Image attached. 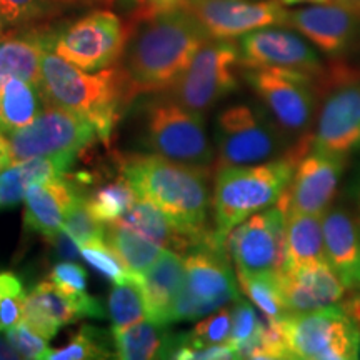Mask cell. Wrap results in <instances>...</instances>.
Wrapping results in <instances>:
<instances>
[{
	"label": "cell",
	"mask_w": 360,
	"mask_h": 360,
	"mask_svg": "<svg viewBox=\"0 0 360 360\" xmlns=\"http://www.w3.org/2000/svg\"><path fill=\"white\" fill-rule=\"evenodd\" d=\"M122 69L134 96L169 90L210 35L186 8L130 20Z\"/></svg>",
	"instance_id": "6da1fadb"
},
{
	"label": "cell",
	"mask_w": 360,
	"mask_h": 360,
	"mask_svg": "<svg viewBox=\"0 0 360 360\" xmlns=\"http://www.w3.org/2000/svg\"><path fill=\"white\" fill-rule=\"evenodd\" d=\"M122 175L139 197L154 204L195 247L215 240L207 229L210 199V169L191 167L157 154L132 155L122 162Z\"/></svg>",
	"instance_id": "7a4b0ae2"
},
{
	"label": "cell",
	"mask_w": 360,
	"mask_h": 360,
	"mask_svg": "<svg viewBox=\"0 0 360 360\" xmlns=\"http://www.w3.org/2000/svg\"><path fill=\"white\" fill-rule=\"evenodd\" d=\"M39 89L44 105L82 115L105 143H109L122 105L135 97L122 67L89 74L57 56L52 49L42 58Z\"/></svg>",
	"instance_id": "3957f363"
},
{
	"label": "cell",
	"mask_w": 360,
	"mask_h": 360,
	"mask_svg": "<svg viewBox=\"0 0 360 360\" xmlns=\"http://www.w3.org/2000/svg\"><path fill=\"white\" fill-rule=\"evenodd\" d=\"M299 164L294 155L254 165H233L217 170L214 186V238L220 245L238 224L276 205L289 187Z\"/></svg>",
	"instance_id": "277c9868"
},
{
	"label": "cell",
	"mask_w": 360,
	"mask_h": 360,
	"mask_svg": "<svg viewBox=\"0 0 360 360\" xmlns=\"http://www.w3.org/2000/svg\"><path fill=\"white\" fill-rule=\"evenodd\" d=\"M290 359L355 360L360 357V327L339 305L289 314L278 321Z\"/></svg>",
	"instance_id": "5b68a950"
},
{
	"label": "cell",
	"mask_w": 360,
	"mask_h": 360,
	"mask_svg": "<svg viewBox=\"0 0 360 360\" xmlns=\"http://www.w3.org/2000/svg\"><path fill=\"white\" fill-rule=\"evenodd\" d=\"M146 114L143 141L154 154L191 167L210 169L215 152L204 115L186 109L169 96L148 103Z\"/></svg>",
	"instance_id": "8992f818"
},
{
	"label": "cell",
	"mask_w": 360,
	"mask_h": 360,
	"mask_svg": "<svg viewBox=\"0 0 360 360\" xmlns=\"http://www.w3.org/2000/svg\"><path fill=\"white\" fill-rule=\"evenodd\" d=\"M224 249L209 242L187 255L186 277L170 310V323L207 317L238 299L236 276Z\"/></svg>",
	"instance_id": "52a82bcc"
},
{
	"label": "cell",
	"mask_w": 360,
	"mask_h": 360,
	"mask_svg": "<svg viewBox=\"0 0 360 360\" xmlns=\"http://www.w3.org/2000/svg\"><path fill=\"white\" fill-rule=\"evenodd\" d=\"M240 49L231 39L205 40L187 70L167 96L186 109L204 115L238 87Z\"/></svg>",
	"instance_id": "ba28073f"
},
{
	"label": "cell",
	"mask_w": 360,
	"mask_h": 360,
	"mask_svg": "<svg viewBox=\"0 0 360 360\" xmlns=\"http://www.w3.org/2000/svg\"><path fill=\"white\" fill-rule=\"evenodd\" d=\"M282 139L283 132L265 112L245 103L227 107L215 124L217 170L274 160L283 147Z\"/></svg>",
	"instance_id": "9c48e42d"
},
{
	"label": "cell",
	"mask_w": 360,
	"mask_h": 360,
	"mask_svg": "<svg viewBox=\"0 0 360 360\" xmlns=\"http://www.w3.org/2000/svg\"><path fill=\"white\" fill-rule=\"evenodd\" d=\"M245 80L283 134L310 129L315 114V90L310 75L283 69H247Z\"/></svg>",
	"instance_id": "30bf717a"
},
{
	"label": "cell",
	"mask_w": 360,
	"mask_h": 360,
	"mask_svg": "<svg viewBox=\"0 0 360 360\" xmlns=\"http://www.w3.org/2000/svg\"><path fill=\"white\" fill-rule=\"evenodd\" d=\"M96 134V127L82 115L60 107L44 105L34 122L7 137L15 164L35 157L75 155L92 142Z\"/></svg>",
	"instance_id": "8fae6325"
},
{
	"label": "cell",
	"mask_w": 360,
	"mask_h": 360,
	"mask_svg": "<svg viewBox=\"0 0 360 360\" xmlns=\"http://www.w3.org/2000/svg\"><path fill=\"white\" fill-rule=\"evenodd\" d=\"M129 29L112 12L97 11L57 34L53 52L79 69L97 72L122 57Z\"/></svg>",
	"instance_id": "7c38bea8"
},
{
	"label": "cell",
	"mask_w": 360,
	"mask_h": 360,
	"mask_svg": "<svg viewBox=\"0 0 360 360\" xmlns=\"http://www.w3.org/2000/svg\"><path fill=\"white\" fill-rule=\"evenodd\" d=\"M237 274H281L285 264V212L269 207L238 224L227 237Z\"/></svg>",
	"instance_id": "4fadbf2b"
},
{
	"label": "cell",
	"mask_w": 360,
	"mask_h": 360,
	"mask_svg": "<svg viewBox=\"0 0 360 360\" xmlns=\"http://www.w3.org/2000/svg\"><path fill=\"white\" fill-rule=\"evenodd\" d=\"M310 150L347 159L360 150V77L342 72L327 94Z\"/></svg>",
	"instance_id": "5bb4252c"
},
{
	"label": "cell",
	"mask_w": 360,
	"mask_h": 360,
	"mask_svg": "<svg viewBox=\"0 0 360 360\" xmlns=\"http://www.w3.org/2000/svg\"><path fill=\"white\" fill-rule=\"evenodd\" d=\"M186 8L214 39H233L252 30L287 25L289 12L276 0H182Z\"/></svg>",
	"instance_id": "9a60e30c"
},
{
	"label": "cell",
	"mask_w": 360,
	"mask_h": 360,
	"mask_svg": "<svg viewBox=\"0 0 360 360\" xmlns=\"http://www.w3.org/2000/svg\"><path fill=\"white\" fill-rule=\"evenodd\" d=\"M240 60L245 69H283L315 77L322 60L310 42L290 30L262 27L242 35Z\"/></svg>",
	"instance_id": "2e32d148"
},
{
	"label": "cell",
	"mask_w": 360,
	"mask_h": 360,
	"mask_svg": "<svg viewBox=\"0 0 360 360\" xmlns=\"http://www.w3.org/2000/svg\"><path fill=\"white\" fill-rule=\"evenodd\" d=\"M345 159L339 155L310 150L299 160L277 205L283 212L323 215L335 195Z\"/></svg>",
	"instance_id": "e0dca14e"
},
{
	"label": "cell",
	"mask_w": 360,
	"mask_h": 360,
	"mask_svg": "<svg viewBox=\"0 0 360 360\" xmlns=\"http://www.w3.org/2000/svg\"><path fill=\"white\" fill-rule=\"evenodd\" d=\"M281 285L289 314L312 312L337 305L347 290L327 260L283 269Z\"/></svg>",
	"instance_id": "ac0fdd59"
},
{
	"label": "cell",
	"mask_w": 360,
	"mask_h": 360,
	"mask_svg": "<svg viewBox=\"0 0 360 360\" xmlns=\"http://www.w3.org/2000/svg\"><path fill=\"white\" fill-rule=\"evenodd\" d=\"M357 20L359 17L347 8L327 2L289 12L287 25L327 56H340L352 44Z\"/></svg>",
	"instance_id": "d6986e66"
},
{
	"label": "cell",
	"mask_w": 360,
	"mask_h": 360,
	"mask_svg": "<svg viewBox=\"0 0 360 360\" xmlns=\"http://www.w3.org/2000/svg\"><path fill=\"white\" fill-rule=\"evenodd\" d=\"M57 34L49 29H19L0 34V89L11 79L40 82L45 52L53 49Z\"/></svg>",
	"instance_id": "ffe728a7"
},
{
	"label": "cell",
	"mask_w": 360,
	"mask_h": 360,
	"mask_svg": "<svg viewBox=\"0 0 360 360\" xmlns=\"http://www.w3.org/2000/svg\"><path fill=\"white\" fill-rule=\"evenodd\" d=\"M322 224L327 262L347 289L360 290V227L344 209H327Z\"/></svg>",
	"instance_id": "44dd1931"
},
{
	"label": "cell",
	"mask_w": 360,
	"mask_h": 360,
	"mask_svg": "<svg viewBox=\"0 0 360 360\" xmlns=\"http://www.w3.org/2000/svg\"><path fill=\"white\" fill-rule=\"evenodd\" d=\"M82 192L77 184L65 177L34 184L27 188L24 225L27 231H34L51 238L64 227L67 210Z\"/></svg>",
	"instance_id": "7402d4cb"
},
{
	"label": "cell",
	"mask_w": 360,
	"mask_h": 360,
	"mask_svg": "<svg viewBox=\"0 0 360 360\" xmlns=\"http://www.w3.org/2000/svg\"><path fill=\"white\" fill-rule=\"evenodd\" d=\"M186 277V260L179 252L164 249L155 264L141 276L146 297L147 321L170 326V310L174 307Z\"/></svg>",
	"instance_id": "603a6c76"
},
{
	"label": "cell",
	"mask_w": 360,
	"mask_h": 360,
	"mask_svg": "<svg viewBox=\"0 0 360 360\" xmlns=\"http://www.w3.org/2000/svg\"><path fill=\"white\" fill-rule=\"evenodd\" d=\"M77 319L80 315L70 297L51 281L40 282L22 304V321L47 340L57 335L58 328Z\"/></svg>",
	"instance_id": "cb8c5ba5"
},
{
	"label": "cell",
	"mask_w": 360,
	"mask_h": 360,
	"mask_svg": "<svg viewBox=\"0 0 360 360\" xmlns=\"http://www.w3.org/2000/svg\"><path fill=\"white\" fill-rule=\"evenodd\" d=\"M115 222L132 229V231L141 233L142 237L148 238L154 244L164 247V249L186 252L195 245V242L186 232L180 231L159 207L139 195L134 205Z\"/></svg>",
	"instance_id": "d4e9b609"
},
{
	"label": "cell",
	"mask_w": 360,
	"mask_h": 360,
	"mask_svg": "<svg viewBox=\"0 0 360 360\" xmlns=\"http://www.w3.org/2000/svg\"><path fill=\"white\" fill-rule=\"evenodd\" d=\"M321 260H327L322 215L287 212L283 269L321 262Z\"/></svg>",
	"instance_id": "484cf974"
},
{
	"label": "cell",
	"mask_w": 360,
	"mask_h": 360,
	"mask_svg": "<svg viewBox=\"0 0 360 360\" xmlns=\"http://www.w3.org/2000/svg\"><path fill=\"white\" fill-rule=\"evenodd\" d=\"M44 98L37 84L11 79L0 89V132H15L37 119Z\"/></svg>",
	"instance_id": "4316f807"
},
{
	"label": "cell",
	"mask_w": 360,
	"mask_h": 360,
	"mask_svg": "<svg viewBox=\"0 0 360 360\" xmlns=\"http://www.w3.org/2000/svg\"><path fill=\"white\" fill-rule=\"evenodd\" d=\"M165 326L152 321H142L127 328H112V344L117 359L148 360L164 354L169 337Z\"/></svg>",
	"instance_id": "83f0119b"
},
{
	"label": "cell",
	"mask_w": 360,
	"mask_h": 360,
	"mask_svg": "<svg viewBox=\"0 0 360 360\" xmlns=\"http://www.w3.org/2000/svg\"><path fill=\"white\" fill-rule=\"evenodd\" d=\"M105 240L132 276H143L164 252V247L119 222L109 224Z\"/></svg>",
	"instance_id": "f1b7e54d"
},
{
	"label": "cell",
	"mask_w": 360,
	"mask_h": 360,
	"mask_svg": "<svg viewBox=\"0 0 360 360\" xmlns=\"http://www.w3.org/2000/svg\"><path fill=\"white\" fill-rule=\"evenodd\" d=\"M237 278L242 289L252 302L257 305L265 319L281 321L285 315H289L285 300H283L281 274H237Z\"/></svg>",
	"instance_id": "f546056e"
},
{
	"label": "cell",
	"mask_w": 360,
	"mask_h": 360,
	"mask_svg": "<svg viewBox=\"0 0 360 360\" xmlns=\"http://www.w3.org/2000/svg\"><path fill=\"white\" fill-rule=\"evenodd\" d=\"M109 315L112 328H127L146 321L147 309L141 276H135L129 282L115 283L109 294Z\"/></svg>",
	"instance_id": "4dcf8cb0"
},
{
	"label": "cell",
	"mask_w": 360,
	"mask_h": 360,
	"mask_svg": "<svg viewBox=\"0 0 360 360\" xmlns=\"http://www.w3.org/2000/svg\"><path fill=\"white\" fill-rule=\"evenodd\" d=\"M85 197H87L89 210L94 217L101 220L102 224H112L134 205V202L137 200V192L122 175L115 182L107 184Z\"/></svg>",
	"instance_id": "1f68e13d"
},
{
	"label": "cell",
	"mask_w": 360,
	"mask_h": 360,
	"mask_svg": "<svg viewBox=\"0 0 360 360\" xmlns=\"http://www.w3.org/2000/svg\"><path fill=\"white\" fill-rule=\"evenodd\" d=\"M110 342L105 334L96 327L84 326L75 334L70 344L57 350H49L45 360H87V359H109Z\"/></svg>",
	"instance_id": "d6a6232c"
},
{
	"label": "cell",
	"mask_w": 360,
	"mask_h": 360,
	"mask_svg": "<svg viewBox=\"0 0 360 360\" xmlns=\"http://www.w3.org/2000/svg\"><path fill=\"white\" fill-rule=\"evenodd\" d=\"M62 229L80 247L90 244V242L105 240L107 236V229L103 227V224L94 217L92 212L89 210L87 197L84 193H80L77 199L72 202V205L65 214L64 227Z\"/></svg>",
	"instance_id": "836d02e7"
},
{
	"label": "cell",
	"mask_w": 360,
	"mask_h": 360,
	"mask_svg": "<svg viewBox=\"0 0 360 360\" xmlns=\"http://www.w3.org/2000/svg\"><path fill=\"white\" fill-rule=\"evenodd\" d=\"M82 259L87 262L94 270L102 274L103 277L110 278L114 283H124L132 281L135 276L125 269V265L120 262L117 254L112 250V247L107 244V240L90 242L80 247Z\"/></svg>",
	"instance_id": "e575fe53"
},
{
	"label": "cell",
	"mask_w": 360,
	"mask_h": 360,
	"mask_svg": "<svg viewBox=\"0 0 360 360\" xmlns=\"http://www.w3.org/2000/svg\"><path fill=\"white\" fill-rule=\"evenodd\" d=\"M232 332V310L231 309H219L217 312L199 322L195 328L188 335H184V339L188 345L195 347H204V345L224 344L229 342Z\"/></svg>",
	"instance_id": "d590c367"
},
{
	"label": "cell",
	"mask_w": 360,
	"mask_h": 360,
	"mask_svg": "<svg viewBox=\"0 0 360 360\" xmlns=\"http://www.w3.org/2000/svg\"><path fill=\"white\" fill-rule=\"evenodd\" d=\"M232 310V332L231 337H229V342L237 347H242V345L250 342L254 337L259 335V332L262 330L264 322L262 319L259 317L257 310L254 309V305L247 302V300H242L240 297L236 300Z\"/></svg>",
	"instance_id": "8d00e7d4"
},
{
	"label": "cell",
	"mask_w": 360,
	"mask_h": 360,
	"mask_svg": "<svg viewBox=\"0 0 360 360\" xmlns=\"http://www.w3.org/2000/svg\"><path fill=\"white\" fill-rule=\"evenodd\" d=\"M6 335L22 359H45L49 350H51V347L47 345V339H44L39 332H35L32 327L27 326L24 321H20L17 326L6 330Z\"/></svg>",
	"instance_id": "74e56055"
},
{
	"label": "cell",
	"mask_w": 360,
	"mask_h": 360,
	"mask_svg": "<svg viewBox=\"0 0 360 360\" xmlns=\"http://www.w3.org/2000/svg\"><path fill=\"white\" fill-rule=\"evenodd\" d=\"M44 11V0H0V24H27L39 19Z\"/></svg>",
	"instance_id": "f35d334b"
},
{
	"label": "cell",
	"mask_w": 360,
	"mask_h": 360,
	"mask_svg": "<svg viewBox=\"0 0 360 360\" xmlns=\"http://www.w3.org/2000/svg\"><path fill=\"white\" fill-rule=\"evenodd\" d=\"M27 182L22 177L19 164L8 165L0 172V209H13L25 200Z\"/></svg>",
	"instance_id": "ab89813d"
},
{
	"label": "cell",
	"mask_w": 360,
	"mask_h": 360,
	"mask_svg": "<svg viewBox=\"0 0 360 360\" xmlns=\"http://www.w3.org/2000/svg\"><path fill=\"white\" fill-rule=\"evenodd\" d=\"M51 282L65 294H79L87 285V272L77 262H58L51 272Z\"/></svg>",
	"instance_id": "60d3db41"
},
{
	"label": "cell",
	"mask_w": 360,
	"mask_h": 360,
	"mask_svg": "<svg viewBox=\"0 0 360 360\" xmlns=\"http://www.w3.org/2000/svg\"><path fill=\"white\" fill-rule=\"evenodd\" d=\"M24 299L13 295H2V300H0V332H6L20 322Z\"/></svg>",
	"instance_id": "b9f144b4"
},
{
	"label": "cell",
	"mask_w": 360,
	"mask_h": 360,
	"mask_svg": "<svg viewBox=\"0 0 360 360\" xmlns=\"http://www.w3.org/2000/svg\"><path fill=\"white\" fill-rule=\"evenodd\" d=\"M47 240L51 242L53 252H56V255L60 260H77L79 257H82V254H80V245L64 231V229L58 231L53 237L47 238Z\"/></svg>",
	"instance_id": "7bdbcfd3"
},
{
	"label": "cell",
	"mask_w": 360,
	"mask_h": 360,
	"mask_svg": "<svg viewBox=\"0 0 360 360\" xmlns=\"http://www.w3.org/2000/svg\"><path fill=\"white\" fill-rule=\"evenodd\" d=\"M13 295L24 299V287H22L20 278L12 272H0V297Z\"/></svg>",
	"instance_id": "ee69618b"
},
{
	"label": "cell",
	"mask_w": 360,
	"mask_h": 360,
	"mask_svg": "<svg viewBox=\"0 0 360 360\" xmlns=\"http://www.w3.org/2000/svg\"><path fill=\"white\" fill-rule=\"evenodd\" d=\"M12 164H13V160H12V152H11V143H8V137H6V134L4 132H0V172Z\"/></svg>",
	"instance_id": "f6af8a7d"
},
{
	"label": "cell",
	"mask_w": 360,
	"mask_h": 360,
	"mask_svg": "<svg viewBox=\"0 0 360 360\" xmlns=\"http://www.w3.org/2000/svg\"><path fill=\"white\" fill-rule=\"evenodd\" d=\"M17 359H22L19 352L13 349V345L7 339V335H2V332H0V360H17Z\"/></svg>",
	"instance_id": "bcb514c9"
},
{
	"label": "cell",
	"mask_w": 360,
	"mask_h": 360,
	"mask_svg": "<svg viewBox=\"0 0 360 360\" xmlns=\"http://www.w3.org/2000/svg\"><path fill=\"white\" fill-rule=\"evenodd\" d=\"M344 309L347 310V314L354 319L355 323H357V326L360 327V294L352 297V299L349 300L347 307H344Z\"/></svg>",
	"instance_id": "7dc6e473"
},
{
	"label": "cell",
	"mask_w": 360,
	"mask_h": 360,
	"mask_svg": "<svg viewBox=\"0 0 360 360\" xmlns=\"http://www.w3.org/2000/svg\"><path fill=\"white\" fill-rule=\"evenodd\" d=\"M334 4L347 8V11H350L357 17H360V0H334Z\"/></svg>",
	"instance_id": "c3c4849f"
},
{
	"label": "cell",
	"mask_w": 360,
	"mask_h": 360,
	"mask_svg": "<svg viewBox=\"0 0 360 360\" xmlns=\"http://www.w3.org/2000/svg\"><path fill=\"white\" fill-rule=\"evenodd\" d=\"M278 2L285 6H295V4H327L330 0H278Z\"/></svg>",
	"instance_id": "681fc988"
},
{
	"label": "cell",
	"mask_w": 360,
	"mask_h": 360,
	"mask_svg": "<svg viewBox=\"0 0 360 360\" xmlns=\"http://www.w3.org/2000/svg\"><path fill=\"white\" fill-rule=\"evenodd\" d=\"M359 214H360V186H359Z\"/></svg>",
	"instance_id": "f907efd6"
},
{
	"label": "cell",
	"mask_w": 360,
	"mask_h": 360,
	"mask_svg": "<svg viewBox=\"0 0 360 360\" xmlns=\"http://www.w3.org/2000/svg\"><path fill=\"white\" fill-rule=\"evenodd\" d=\"M0 300H2V297H0Z\"/></svg>",
	"instance_id": "816d5d0a"
}]
</instances>
